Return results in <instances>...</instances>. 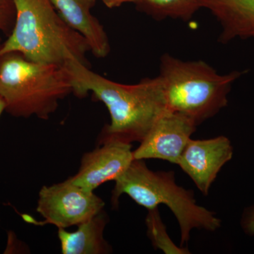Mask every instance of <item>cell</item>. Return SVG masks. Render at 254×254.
<instances>
[{
	"label": "cell",
	"mask_w": 254,
	"mask_h": 254,
	"mask_svg": "<svg viewBox=\"0 0 254 254\" xmlns=\"http://www.w3.org/2000/svg\"><path fill=\"white\" fill-rule=\"evenodd\" d=\"M221 26L219 41L254 39V0H200Z\"/></svg>",
	"instance_id": "cell-11"
},
{
	"label": "cell",
	"mask_w": 254,
	"mask_h": 254,
	"mask_svg": "<svg viewBox=\"0 0 254 254\" xmlns=\"http://www.w3.org/2000/svg\"><path fill=\"white\" fill-rule=\"evenodd\" d=\"M55 9L66 23L84 37L92 54L106 58L110 52L108 34L98 18L92 14L97 0H51Z\"/></svg>",
	"instance_id": "cell-10"
},
{
	"label": "cell",
	"mask_w": 254,
	"mask_h": 254,
	"mask_svg": "<svg viewBox=\"0 0 254 254\" xmlns=\"http://www.w3.org/2000/svg\"><path fill=\"white\" fill-rule=\"evenodd\" d=\"M148 210V215L145 218L147 235L153 247L166 254H190L188 249L177 246L170 239L167 232L166 227L162 221L158 208Z\"/></svg>",
	"instance_id": "cell-14"
},
{
	"label": "cell",
	"mask_w": 254,
	"mask_h": 254,
	"mask_svg": "<svg viewBox=\"0 0 254 254\" xmlns=\"http://www.w3.org/2000/svg\"><path fill=\"white\" fill-rule=\"evenodd\" d=\"M137 7L155 19L188 21L201 8L200 0H142Z\"/></svg>",
	"instance_id": "cell-13"
},
{
	"label": "cell",
	"mask_w": 254,
	"mask_h": 254,
	"mask_svg": "<svg viewBox=\"0 0 254 254\" xmlns=\"http://www.w3.org/2000/svg\"><path fill=\"white\" fill-rule=\"evenodd\" d=\"M12 2L14 24L7 39L0 46V56L17 53L37 63L66 66L76 62L88 65L89 45L60 16L51 0Z\"/></svg>",
	"instance_id": "cell-2"
},
{
	"label": "cell",
	"mask_w": 254,
	"mask_h": 254,
	"mask_svg": "<svg viewBox=\"0 0 254 254\" xmlns=\"http://www.w3.org/2000/svg\"><path fill=\"white\" fill-rule=\"evenodd\" d=\"M241 227L246 235H254V205L247 207L244 210L241 218Z\"/></svg>",
	"instance_id": "cell-16"
},
{
	"label": "cell",
	"mask_w": 254,
	"mask_h": 254,
	"mask_svg": "<svg viewBox=\"0 0 254 254\" xmlns=\"http://www.w3.org/2000/svg\"><path fill=\"white\" fill-rule=\"evenodd\" d=\"M5 111V105L3 100L0 98V117H1V114L3 112Z\"/></svg>",
	"instance_id": "cell-18"
},
{
	"label": "cell",
	"mask_w": 254,
	"mask_h": 254,
	"mask_svg": "<svg viewBox=\"0 0 254 254\" xmlns=\"http://www.w3.org/2000/svg\"><path fill=\"white\" fill-rule=\"evenodd\" d=\"M71 93L66 66L31 61L17 53L0 56V98L12 116L48 120Z\"/></svg>",
	"instance_id": "cell-4"
},
{
	"label": "cell",
	"mask_w": 254,
	"mask_h": 254,
	"mask_svg": "<svg viewBox=\"0 0 254 254\" xmlns=\"http://www.w3.org/2000/svg\"><path fill=\"white\" fill-rule=\"evenodd\" d=\"M101 1L107 7L113 9V8L119 7L125 3H134L138 4L142 0H101Z\"/></svg>",
	"instance_id": "cell-17"
},
{
	"label": "cell",
	"mask_w": 254,
	"mask_h": 254,
	"mask_svg": "<svg viewBox=\"0 0 254 254\" xmlns=\"http://www.w3.org/2000/svg\"><path fill=\"white\" fill-rule=\"evenodd\" d=\"M105 202L94 192L88 191L70 181L42 187L36 210L44 221L38 225H53L58 229L78 226L104 210Z\"/></svg>",
	"instance_id": "cell-6"
},
{
	"label": "cell",
	"mask_w": 254,
	"mask_h": 254,
	"mask_svg": "<svg viewBox=\"0 0 254 254\" xmlns=\"http://www.w3.org/2000/svg\"><path fill=\"white\" fill-rule=\"evenodd\" d=\"M244 73L220 74L201 60L183 61L166 53L160 58L158 77L169 112L183 115L198 126L227 106L234 83Z\"/></svg>",
	"instance_id": "cell-5"
},
{
	"label": "cell",
	"mask_w": 254,
	"mask_h": 254,
	"mask_svg": "<svg viewBox=\"0 0 254 254\" xmlns=\"http://www.w3.org/2000/svg\"><path fill=\"white\" fill-rule=\"evenodd\" d=\"M14 21L15 9L12 0H0V31H9L11 26H14Z\"/></svg>",
	"instance_id": "cell-15"
},
{
	"label": "cell",
	"mask_w": 254,
	"mask_h": 254,
	"mask_svg": "<svg viewBox=\"0 0 254 254\" xmlns=\"http://www.w3.org/2000/svg\"><path fill=\"white\" fill-rule=\"evenodd\" d=\"M109 217L104 210L78 225L74 232L58 229V237L63 254H108L113 248L104 238Z\"/></svg>",
	"instance_id": "cell-12"
},
{
	"label": "cell",
	"mask_w": 254,
	"mask_h": 254,
	"mask_svg": "<svg viewBox=\"0 0 254 254\" xmlns=\"http://www.w3.org/2000/svg\"><path fill=\"white\" fill-rule=\"evenodd\" d=\"M234 148L226 136L208 139L190 138L185 147L178 165L190 177L204 195L225 164L232 160Z\"/></svg>",
	"instance_id": "cell-9"
},
{
	"label": "cell",
	"mask_w": 254,
	"mask_h": 254,
	"mask_svg": "<svg viewBox=\"0 0 254 254\" xmlns=\"http://www.w3.org/2000/svg\"><path fill=\"white\" fill-rule=\"evenodd\" d=\"M65 66L72 80L73 94L83 98L91 92L109 112L110 123L103 128L99 141L115 139L140 143L159 119L169 112L158 76L127 85L108 79L83 63L75 62Z\"/></svg>",
	"instance_id": "cell-1"
},
{
	"label": "cell",
	"mask_w": 254,
	"mask_h": 254,
	"mask_svg": "<svg viewBox=\"0 0 254 254\" xmlns=\"http://www.w3.org/2000/svg\"><path fill=\"white\" fill-rule=\"evenodd\" d=\"M196 127L186 117L168 112L152 127L139 146L133 150V159H158L178 165Z\"/></svg>",
	"instance_id": "cell-8"
},
{
	"label": "cell",
	"mask_w": 254,
	"mask_h": 254,
	"mask_svg": "<svg viewBox=\"0 0 254 254\" xmlns=\"http://www.w3.org/2000/svg\"><path fill=\"white\" fill-rule=\"evenodd\" d=\"M115 182L111 198L113 208H118L123 194L148 210L161 204L168 206L180 225V247L188 244L194 229L215 232L221 227V220L215 213L197 204L193 190L177 185L173 171H153L143 160L133 159Z\"/></svg>",
	"instance_id": "cell-3"
},
{
	"label": "cell",
	"mask_w": 254,
	"mask_h": 254,
	"mask_svg": "<svg viewBox=\"0 0 254 254\" xmlns=\"http://www.w3.org/2000/svg\"><path fill=\"white\" fill-rule=\"evenodd\" d=\"M131 148V143L119 140L99 141L98 148L83 155L78 173L68 179L83 190L94 192L126 171L133 160Z\"/></svg>",
	"instance_id": "cell-7"
}]
</instances>
